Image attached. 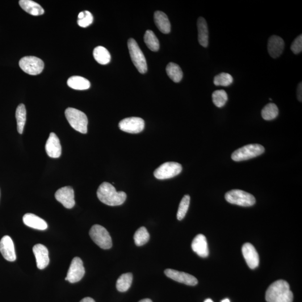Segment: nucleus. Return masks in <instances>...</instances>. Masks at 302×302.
<instances>
[{"label":"nucleus","instance_id":"f257e3e1","mask_svg":"<svg viewBox=\"0 0 302 302\" xmlns=\"http://www.w3.org/2000/svg\"><path fill=\"white\" fill-rule=\"evenodd\" d=\"M100 201L109 206H117L123 204L127 199V194L123 191H116L110 183L104 182L100 185L97 191Z\"/></svg>","mask_w":302,"mask_h":302},{"label":"nucleus","instance_id":"f03ea898","mask_svg":"<svg viewBox=\"0 0 302 302\" xmlns=\"http://www.w3.org/2000/svg\"><path fill=\"white\" fill-rule=\"evenodd\" d=\"M65 116L71 127L76 131L83 134L87 133L88 119L85 113L78 109L69 108L65 111Z\"/></svg>","mask_w":302,"mask_h":302},{"label":"nucleus","instance_id":"7ed1b4c3","mask_svg":"<svg viewBox=\"0 0 302 302\" xmlns=\"http://www.w3.org/2000/svg\"><path fill=\"white\" fill-rule=\"evenodd\" d=\"M265 152V149L259 144H250L234 151L232 159L234 161H242L260 156Z\"/></svg>","mask_w":302,"mask_h":302},{"label":"nucleus","instance_id":"20e7f679","mask_svg":"<svg viewBox=\"0 0 302 302\" xmlns=\"http://www.w3.org/2000/svg\"><path fill=\"white\" fill-rule=\"evenodd\" d=\"M128 47L133 64L141 74H145L148 71V65L144 54L136 41L133 38L129 39Z\"/></svg>","mask_w":302,"mask_h":302},{"label":"nucleus","instance_id":"39448f33","mask_svg":"<svg viewBox=\"0 0 302 302\" xmlns=\"http://www.w3.org/2000/svg\"><path fill=\"white\" fill-rule=\"evenodd\" d=\"M89 234L92 241L100 248L108 250L112 247V238L104 226L99 225H94L90 230Z\"/></svg>","mask_w":302,"mask_h":302},{"label":"nucleus","instance_id":"423d86ee","mask_svg":"<svg viewBox=\"0 0 302 302\" xmlns=\"http://www.w3.org/2000/svg\"><path fill=\"white\" fill-rule=\"evenodd\" d=\"M225 199L230 204L242 207L253 206L256 203L253 195L241 190H232L226 192Z\"/></svg>","mask_w":302,"mask_h":302},{"label":"nucleus","instance_id":"0eeeda50","mask_svg":"<svg viewBox=\"0 0 302 302\" xmlns=\"http://www.w3.org/2000/svg\"><path fill=\"white\" fill-rule=\"evenodd\" d=\"M19 66L25 73L30 75H37L43 71L44 64L43 61L39 58L27 56L21 59Z\"/></svg>","mask_w":302,"mask_h":302},{"label":"nucleus","instance_id":"6e6552de","mask_svg":"<svg viewBox=\"0 0 302 302\" xmlns=\"http://www.w3.org/2000/svg\"><path fill=\"white\" fill-rule=\"evenodd\" d=\"M183 167L180 163L168 162L163 163L154 171V177L159 180H165L175 177L181 173Z\"/></svg>","mask_w":302,"mask_h":302},{"label":"nucleus","instance_id":"1a4fd4ad","mask_svg":"<svg viewBox=\"0 0 302 302\" xmlns=\"http://www.w3.org/2000/svg\"><path fill=\"white\" fill-rule=\"evenodd\" d=\"M85 273L82 260L78 257L73 259L67 272L65 280L71 283H75L80 281Z\"/></svg>","mask_w":302,"mask_h":302},{"label":"nucleus","instance_id":"9d476101","mask_svg":"<svg viewBox=\"0 0 302 302\" xmlns=\"http://www.w3.org/2000/svg\"><path fill=\"white\" fill-rule=\"evenodd\" d=\"M290 291V287L286 281L277 280L270 285L266 292L265 299L267 302H272L281 296Z\"/></svg>","mask_w":302,"mask_h":302},{"label":"nucleus","instance_id":"9b49d317","mask_svg":"<svg viewBox=\"0 0 302 302\" xmlns=\"http://www.w3.org/2000/svg\"><path fill=\"white\" fill-rule=\"evenodd\" d=\"M119 127L121 131L129 133H139L144 131L145 121L138 117H130L120 121Z\"/></svg>","mask_w":302,"mask_h":302},{"label":"nucleus","instance_id":"f8f14e48","mask_svg":"<svg viewBox=\"0 0 302 302\" xmlns=\"http://www.w3.org/2000/svg\"><path fill=\"white\" fill-rule=\"evenodd\" d=\"M55 198L66 208L71 209L75 206V194L72 187L61 188L56 192Z\"/></svg>","mask_w":302,"mask_h":302},{"label":"nucleus","instance_id":"ddd939ff","mask_svg":"<svg viewBox=\"0 0 302 302\" xmlns=\"http://www.w3.org/2000/svg\"><path fill=\"white\" fill-rule=\"evenodd\" d=\"M165 274L168 278L173 279L176 282L190 285V286H194L198 283V281L195 277L186 273V272L167 268L165 270Z\"/></svg>","mask_w":302,"mask_h":302},{"label":"nucleus","instance_id":"4468645a","mask_svg":"<svg viewBox=\"0 0 302 302\" xmlns=\"http://www.w3.org/2000/svg\"><path fill=\"white\" fill-rule=\"evenodd\" d=\"M242 252L247 265L251 269H254L259 266V254L253 245L250 243H245L242 246Z\"/></svg>","mask_w":302,"mask_h":302},{"label":"nucleus","instance_id":"2eb2a0df","mask_svg":"<svg viewBox=\"0 0 302 302\" xmlns=\"http://www.w3.org/2000/svg\"><path fill=\"white\" fill-rule=\"evenodd\" d=\"M0 253L7 261H15L16 256L14 244L10 236H3L0 241Z\"/></svg>","mask_w":302,"mask_h":302},{"label":"nucleus","instance_id":"dca6fc26","mask_svg":"<svg viewBox=\"0 0 302 302\" xmlns=\"http://www.w3.org/2000/svg\"><path fill=\"white\" fill-rule=\"evenodd\" d=\"M45 151L48 156L53 158H59L62 153V148L60 140L54 133H50L46 142Z\"/></svg>","mask_w":302,"mask_h":302},{"label":"nucleus","instance_id":"f3484780","mask_svg":"<svg viewBox=\"0 0 302 302\" xmlns=\"http://www.w3.org/2000/svg\"><path fill=\"white\" fill-rule=\"evenodd\" d=\"M33 251L35 254L37 266L39 269H44L49 263L48 250L44 245L37 244L33 247Z\"/></svg>","mask_w":302,"mask_h":302},{"label":"nucleus","instance_id":"a211bd4d","mask_svg":"<svg viewBox=\"0 0 302 302\" xmlns=\"http://www.w3.org/2000/svg\"><path fill=\"white\" fill-rule=\"evenodd\" d=\"M284 46V41L282 38L277 36H272L268 40V52L272 58H278L282 54Z\"/></svg>","mask_w":302,"mask_h":302},{"label":"nucleus","instance_id":"6ab92c4d","mask_svg":"<svg viewBox=\"0 0 302 302\" xmlns=\"http://www.w3.org/2000/svg\"><path fill=\"white\" fill-rule=\"evenodd\" d=\"M191 248L201 258H207L209 255V249L206 237L199 234L194 238L191 243Z\"/></svg>","mask_w":302,"mask_h":302},{"label":"nucleus","instance_id":"aec40b11","mask_svg":"<svg viewBox=\"0 0 302 302\" xmlns=\"http://www.w3.org/2000/svg\"><path fill=\"white\" fill-rule=\"evenodd\" d=\"M23 220L25 225L34 229L43 230L48 228L47 222L34 214H25L23 218Z\"/></svg>","mask_w":302,"mask_h":302},{"label":"nucleus","instance_id":"412c9836","mask_svg":"<svg viewBox=\"0 0 302 302\" xmlns=\"http://www.w3.org/2000/svg\"><path fill=\"white\" fill-rule=\"evenodd\" d=\"M199 44L207 48L209 44V31L206 20L203 17H200L197 22Z\"/></svg>","mask_w":302,"mask_h":302},{"label":"nucleus","instance_id":"4be33fe9","mask_svg":"<svg viewBox=\"0 0 302 302\" xmlns=\"http://www.w3.org/2000/svg\"><path fill=\"white\" fill-rule=\"evenodd\" d=\"M154 23L159 31L163 34H169L171 31V24L167 16L162 11H157L154 14Z\"/></svg>","mask_w":302,"mask_h":302},{"label":"nucleus","instance_id":"5701e85b","mask_svg":"<svg viewBox=\"0 0 302 302\" xmlns=\"http://www.w3.org/2000/svg\"><path fill=\"white\" fill-rule=\"evenodd\" d=\"M19 5L23 9L33 16H39L44 14V10L39 4L31 0H20Z\"/></svg>","mask_w":302,"mask_h":302},{"label":"nucleus","instance_id":"b1692460","mask_svg":"<svg viewBox=\"0 0 302 302\" xmlns=\"http://www.w3.org/2000/svg\"><path fill=\"white\" fill-rule=\"evenodd\" d=\"M67 85L72 89L77 90H85L89 89L90 82L85 78L74 76L71 77L67 81Z\"/></svg>","mask_w":302,"mask_h":302},{"label":"nucleus","instance_id":"393cba45","mask_svg":"<svg viewBox=\"0 0 302 302\" xmlns=\"http://www.w3.org/2000/svg\"><path fill=\"white\" fill-rule=\"evenodd\" d=\"M93 55L95 60L100 65H107L111 60L110 53L102 46H98L94 49Z\"/></svg>","mask_w":302,"mask_h":302},{"label":"nucleus","instance_id":"a878e982","mask_svg":"<svg viewBox=\"0 0 302 302\" xmlns=\"http://www.w3.org/2000/svg\"><path fill=\"white\" fill-rule=\"evenodd\" d=\"M15 116L17 121V129L19 134H22L27 119L26 109L23 104L19 105L17 108Z\"/></svg>","mask_w":302,"mask_h":302},{"label":"nucleus","instance_id":"bb28decb","mask_svg":"<svg viewBox=\"0 0 302 302\" xmlns=\"http://www.w3.org/2000/svg\"><path fill=\"white\" fill-rule=\"evenodd\" d=\"M166 70L168 76L174 82L178 83L181 81L183 77V73L179 65L171 62L167 65Z\"/></svg>","mask_w":302,"mask_h":302},{"label":"nucleus","instance_id":"cd10ccee","mask_svg":"<svg viewBox=\"0 0 302 302\" xmlns=\"http://www.w3.org/2000/svg\"><path fill=\"white\" fill-rule=\"evenodd\" d=\"M133 281V275L131 273H125L121 275L116 282L117 290L120 292L127 291L131 287Z\"/></svg>","mask_w":302,"mask_h":302},{"label":"nucleus","instance_id":"c85d7f7f","mask_svg":"<svg viewBox=\"0 0 302 302\" xmlns=\"http://www.w3.org/2000/svg\"><path fill=\"white\" fill-rule=\"evenodd\" d=\"M279 114V109L276 104L269 103L263 109L262 115L265 120H271L276 118Z\"/></svg>","mask_w":302,"mask_h":302},{"label":"nucleus","instance_id":"c756f323","mask_svg":"<svg viewBox=\"0 0 302 302\" xmlns=\"http://www.w3.org/2000/svg\"><path fill=\"white\" fill-rule=\"evenodd\" d=\"M144 40L148 48L153 52L158 51L159 43L154 33L150 30L147 31L144 36Z\"/></svg>","mask_w":302,"mask_h":302},{"label":"nucleus","instance_id":"7c9ffc66","mask_svg":"<svg viewBox=\"0 0 302 302\" xmlns=\"http://www.w3.org/2000/svg\"><path fill=\"white\" fill-rule=\"evenodd\" d=\"M134 240L136 245L141 246L148 243L150 240V234L145 226H141L134 235Z\"/></svg>","mask_w":302,"mask_h":302},{"label":"nucleus","instance_id":"2f4dec72","mask_svg":"<svg viewBox=\"0 0 302 302\" xmlns=\"http://www.w3.org/2000/svg\"><path fill=\"white\" fill-rule=\"evenodd\" d=\"M212 100L214 104L218 108L225 106L228 100V95L224 90H216L213 92Z\"/></svg>","mask_w":302,"mask_h":302},{"label":"nucleus","instance_id":"473e14b6","mask_svg":"<svg viewBox=\"0 0 302 302\" xmlns=\"http://www.w3.org/2000/svg\"><path fill=\"white\" fill-rule=\"evenodd\" d=\"M233 82V77L227 73H221L214 78V84L216 86L227 87L231 85Z\"/></svg>","mask_w":302,"mask_h":302},{"label":"nucleus","instance_id":"72a5a7b5","mask_svg":"<svg viewBox=\"0 0 302 302\" xmlns=\"http://www.w3.org/2000/svg\"><path fill=\"white\" fill-rule=\"evenodd\" d=\"M190 198L188 195H185L180 202L177 213V218L179 221L184 219L189 207Z\"/></svg>","mask_w":302,"mask_h":302},{"label":"nucleus","instance_id":"f704fd0d","mask_svg":"<svg viewBox=\"0 0 302 302\" xmlns=\"http://www.w3.org/2000/svg\"><path fill=\"white\" fill-rule=\"evenodd\" d=\"M84 16L81 19H78L77 23L79 27L82 28H86L93 22V16L91 12L88 11H84Z\"/></svg>","mask_w":302,"mask_h":302},{"label":"nucleus","instance_id":"c9c22d12","mask_svg":"<svg viewBox=\"0 0 302 302\" xmlns=\"http://www.w3.org/2000/svg\"><path fill=\"white\" fill-rule=\"evenodd\" d=\"M291 49L293 53L296 54L301 53L302 50V35H301L297 37L294 40L291 46Z\"/></svg>","mask_w":302,"mask_h":302},{"label":"nucleus","instance_id":"e433bc0d","mask_svg":"<svg viewBox=\"0 0 302 302\" xmlns=\"http://www.w3.org/2000/svg\"><path fill=\"white\" fill-rule=\"evenodd\" d=\"M293 294L291 291H289L272 302H293Z\"/></svg>","mask_w":302,"mask_h":302},{"label":"nucleus","instance_id":"4c0bfd02","mask_svg":"<svg viewBox=\"0 0 302 302\" xmlns=\"http://www.w3.org/2000/svg\"><path fill=\"white\" fill-rule=\"evenodd\" d=\"M297 98L300 102H302V83L301 82L297 87Z\"/></svg>","mask_w":302,"mask_h":302},{"label":"nucleus","instance_id":"58836bf2","mask_svg":"<svg viewBox=\"0 0 302 302\" xmlns=\"http://www.w3.org/2000/svg\"><path fill=\"white\" fill-rule=\"evenodd\" d=\"M79 302H95V301L93 299H91V298L86 297L85 298V299H82Z\"/></svg>","mask_w":302,"mask_h":302},{"label":"nucleus","instance_id":"ea45409f","mask_svg":"<svg viewBox=\"0 0 302 302\" xmlns=\"http://www.w3.org/2000/svg\"><path fill=\"white\" fill-rule=\"evenodd\" d=\"M139 302H152V301L150 299H144L140 301Z\"/></svg>","mask_w":302,"mask_h":302},{"label":"nucleus","instance_id":"a19ab883","mask_svg":"<svg viewBox=\"0 0 302 302\" xmlns=\"http://www.w3.org/2000/svg\"><path fill=\"white\" fill-rule=\"evenodd\" d=\"M204 302H213V301L211 299H207L205 300Z\"/></svg>","mask_w":302,"mask_h":302},{"label":"nucleus","instance_id":"79ce46f5","mask_svg":"<svg viewBox=\"0 0 302 302\" xmlns=\"http://www.w3.org/2000/svg\"><path fill=\"white\" fill-rule=\"evenodd\" d=\"M221 302H230V301L228 299H225L223 301H222Z\"/></svg>","mask_w":302,"mask_h":302}]
</instances>
